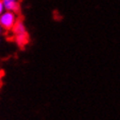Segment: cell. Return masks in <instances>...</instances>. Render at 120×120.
<instances>
[{"label":"cell","mask_w":120,"mask_h":120,"mask_svg":"<svg viewBox=\"0 0 120 120\" xmlns=\"http://www.w3.org/2000/svg\"><path fill=\"white\" fill-rule=\"evenodd\" d=\"M15 22H16L15 12L6 10L0 15V25H1L2 29L12 30L14 25H15Z\"/></svg>","instance_id":"6da1fadb"},{"label":"cell","mask_w":120,"mask_h":120,"mask_svg":"<svg viewBox=\"0 0 120 120\" xmlns=\"http://www.w3.org/2000/svg\"><path fill=\"white\" fill-rule=\"evenodd\" d=\"M1 1L5 7V10L12 12H17L19 10V0H1Z\"/></svg>","instance_id":"7a4b0ae2"},{"label":"cell","mask_w":120,"mask_h":120,"mask_svg":"<svg viewBox=\"0 0 120 120\" xmlns=\"http://www.w3.org/2000/svg\"><path fill=\"white\" fill-rule=\"evenodd\" d=\"M30 38L28 33H23V34H19V35H15V42L19 47H25L26 44L29 43Z\"/></svg>","instance_id":"3957f363"},{"label":"cell","mask_w":120,"mask_h":120,"mask_svg":"<svg viewBox=\"0 0 120 120\" xmlns=\"http://www.w3.org/2000/svg\"><path fill=\"white\" fill-rule=\"evenodd\" d=\"M13 33L15 35H19V34H23V33H26V26L22 23V22H16L15 25H14L13 29H12Z\"/></svg>","instance_id":"277c9868"},{"label":"cell","mask_w":120,"mask_h":120,"mask_svg":"<svg viewBox=\"0 0 120 120\" xmlns=\"http://www.w3.org/2000/svg\"><path fill=\"white\" fill-rule=\"evenodd\" d=\"M4 11H5V7H4L3 3H2V1L0 0V15H1V14L3 13Z\"/></svg>","instance_id":"5b68a950"},{"label":"cell","mask_w":120,"mask_h":120,"mask_svg":"<svg viewBox=\"0 0 120 120\" xmlns=\"http://www.w3.org/2000/svg\"><path fill=\"white\" fill-rule=\"evenodd\" d=\"M2 76H3V73L0 71V83H1V80H2Z\"/></svg>","instance_id":"8992f818"},{"label":"cell","mask_w":120,"mask_h":120,"mask_svg":"<svg viewBox=\"0 0 120 120\" xmlns=\"http://www.w3.org/2000/svg\"><path fill=\"white\" fill-rule=\"evenodd\" d=\"M1 29H2V26H1V25H0V32H1Z\"/></svg>","instance_id":"52a82bcc"}]
</instances>
